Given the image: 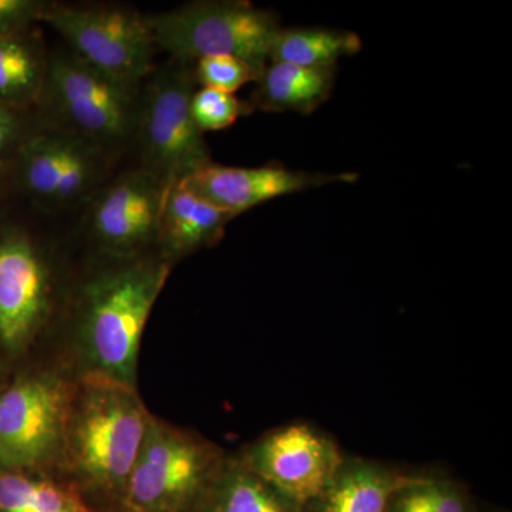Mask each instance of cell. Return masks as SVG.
Masks as SVG:
<instances>
[{
  "instance_id": "cell-3",
  "label": "cell",
  "mask_w": 512,
  "mask_h": 512,
  "mask_svg": "<svg viewBox=\"0 0 512 512\" xmlns=\"http://www.w3.org/2000/svg\"><path fill=\"white\" fill-rule=\"evenodd\" d=\"M141 86L100 72L73 52L49 57L39 103L55 124L116 150L134 140Z\"/></svg>"
},
{
  "instance_id": "cell-8",
  "label": "cell",
  "mask_w": 512,
  "mask_h": 512,
  "mask_svg": "<svg viewBox=\"0 0 512 512\" xmlns=\"http://www.w3.org/2000/svg\"><path fill=\"white\" fill-rule=\"evenodd\" d=\"M106 154L87 138L52 126L32 131L10 165L30 200L57 211L93 194L106 171Z\"/></svg>"
},
{
  "instance_id": "cell-9",
  "label": "cell",
  "mask_w": 512,
  "mask_h": 512,
  "mask_svg": "<svg viewBox=\"0 0 512 512\" xmlns=\"http://www.w3.org/2000/svg\"><path fill=\"white\" fill-rule=\"evenodd\" d=\"M214 457L205 444L151 419L124 485L131 512H175L194 500L211 477Z\"/></svg>"
},
{
  "instance_id": "cell-24",
  "label": "cell",
  "mask_w": 512,
  "mask_h": 512,
  "mask_svg": "<svg viewBox=\"0 0 512 512\" xmlns=\"http://www.w3.org/2000/svg\"><path fill=\"white\" fill-rule=\"evenodd\" d=\"M32 131L26 109L0 104V168L12 163L16 151Z\"/></svg>"
},
{
  "instance_id": "cell-13",
  "label": "cell",
  "mask_w": 512,
  "mask_h": 512,
  "mask_svg": "<svg viewBox=\"0 0 512 512\" xmlns=\"http://www.w3.org/2000/svg\"><path fill=\"white\" fill-rule=\"evenodd\" d=\"M357 178L359 175L353 173H306L282 165L247 168L210 163L180 183L215 207L238 217L284 195L329 184L355 183Z\"/></svg>"
},
{
  "instance_id": "cell-14",
  "label": "cell",
  "mask_w": 512,
  "mask_h": 512,
  "mask_svg": "<svg viewBox=\"0 0 512 512\" xmlns=\"http://www.w3.org/2000/svg\"><path fill=\"white\" fill-rule=\"evenodd\" d=\"M234 218V214L215 207L183 183H175L165 192L157 242L164 249L165 259L190 255L217 244Z\"/></svg>"
},
{
  "instance_id": "cell-23",
  "label": "cell",
  "mask_w": 512,
  "mask_h": 512,
  "mask_svg": "<svg viewBox=\"0 0 512 512\" xmlns=\"http://www.w3.org/2000/svg\"><path fill=\"white\" fill-rule=\"evenodd\" d=\"M192 70L195 83L207 89L234 94L245 84L258 82L265 69H258L239 57L218 55L198 59Z\"/></svg>"
},
{
  "instance_id": "cell-7",
  "label": "cell",
  "mask_w": 512,
  "mask_h": 512,
  "mask_svg": "<svg viewBox=\"0 0 512 512\" xmlns=\"http://www.w3.org/2000/svg\"><path fill=\"white\" fill-rule=\"evenodd\" d=\"M73 396L55 376L19 377L0 390V470L32 471L66 447Z\"/></svg>"
},
{
  "instance_id": "cell-26",
  "label": "cell",
  "mask_w": 512,
  "mask_h": 512,
  "mask_svg": "<svg viewBox=\"0 0 512 512\" xmlns=\"http://www.w3.org/2000/svg\"><path fill=\"white\" fill-rule=\"evenodd\" d=\"M2 373H3V363L0 362V376H2Z\"/></svg>"
},
{
  "instance_id": "cell-2",
  "label": "cell",
  "mask_w": 512,
  "mask_h": 512,
  "mask_svg": "<svg viewBox=\"0 0 512 512\" xmlns=\"http://www.w3.org/2000/svg\"><path fill=\"white\" fill-rule=\"evenodd\" d=\"M170 271L168 259H138L87 285L83 332L94 372L134 386L141 338Z\"/></svg>"
},
{
  "instance_id": "cell-22",
  "label": "cell",
  "mask_w": 512,
  "mask_h": 512,
  "mask_svg": "<svg viewBox=\"0 0 512 512\" xmlns=\"http://www.w3.org/2000/svg\"><path fill=\"white\" fill-rule=\"evenodd\" d=\"M191 116L202 134L221 131L237 123L239 117L249 116L254 110L249 101L239 100L234 94L201 87L191 97Z\"/></svg>"
},
{
  "instance_id": "cell-15",
  "label": "cell",
  "mask_w": 512,
  "mask_h": 512,
  "mask_svg": "<svg viewBox=\"0 0 512 512\" xmlns=\"http://www.w3.org/2000/svg\"><path fill=\"white\" fill-rule=\"evenodd\" d=\"M336 66L302 67L288 63L266 64L249 103L266 113L295 111L312 114L332 96Z\"/></svg>"
},
{
  "instance_id": "cell-21",
  "label": "cell",
  "mask_w": 512,
  "mask_h": 512,
  "mask_svg": "<svg viewBox=\"0 0 512 512\" xmlns=\"http://www.w3.org/2000/svg\"><path fill=\"white\" fill-rule=\"evenodd\" d=\"M386 512H470L457 484L437 478L410 477L394 493Z\"/></svg>"
},
{
  "instance_id": "cell-5",
  "label": "cell",
  "mask_w": 512,
  "mask_h": 512,
  "mask_svg": "<svg viewBox=\"0 0 512 512\" xmlns=\"http://www.w3.org/2000/svg\"><path fill=\"white\" fill-rule=\"evenodd\" d=\"M157 50L194 63L207 56L239 57L264 70L278 16L248 2H194L147 16Z\"/></svg>"
},
{
  "instance_id": "cell-16",
  "label": "cell",
  "mask_w": 512,
  "mask_h": 512,
  "mask_svg": "<svg viewBox=\"0 0 512 512\" xmlns=\"http://www.w3.org/2000/svg\"><path fill=\"white\" fill-rule=\"evenodd\" d=\"M410 477L362 458H345L318 500L315 512H386L394 493Z\"/></svg>"
},
{
  "instance_id": "cell-19",
  "label": "cell",
  "mask_w": 512,
  "mask_h": 512,
  "mask_svg": "<svg viewBox=\"0 0 512 512\" xmlns=\"http://www.w3.org/2000/svg\"><path fill=\"white\" fill-rule=\"evenodd\" d=\"M0 512H93L76 491L29 474L0 470Z\"/></svg>"
},
{
  "instance_id": "cell-25",
  "label": "cell",
  "mask_w": 512,
  "mask_h": 512,
  "mask_svg": "<svg viewBox=\"0 0 512 512\" xmlns=\"http://www.w3.org/2000/svg\"><path fill=\"white\" fill-rule=\"evenodd\" d=\"M52 5L47 0H0V35L42 22Z\"/></svg>"
},
{
  "instance_id": "cell-1",
  "label": "cell",
  "mask_w": 512,
  "mask_h": 512,
  "mask_svg": "<svg viewBox=\"0 0 512 512\" xmlns=\"http://www.w3.org/2000/svg\"><path fill=\"white\" fill-rule=\"evenodd\" d=\"M150 421L134 386L90 373L73 399L64 450L84 480L123 491Z\"/></svg>"
},
{
  "instance_id": "cell-20",
  "label": "cell",
  "mask_w": 512,
  "mask_h": 512,
  "mask_svg": "<svg viewBox=\"0 0 512 512\" xmlns=\"http://www.w3.org/2000/svg\"><path fill=\"white\" fill-rule=\"evenodd\" d=\"M245 464L229 468L215 488V512H298Z\"/></svg>"
},
{
  "instance_id": "cell-17",
  "label": "cell",
  "mask_w": 512,
  "mask_h": 512,
  "mask_svg": "<svg viewBox=\"0 0 512 512\" xmlns=\"http://www.w3.org/2000/svg\"><path fill=\"white\" fill-rule=\"evenodd\" d=\"M47 63L42 36L33 26L0 35V104L29 109L39 103Z\"/></svg>"
},
{
  "instance_id": "cell-12",
  "label": "cell",
  "mask_w": 512,
  "mask_h": 512,
  "mask_svg": "<svg viewBox=\"0 0 512 512\" xmlns=\"http://www.w3.org/2000/svg\"><path fill=\"white\" fill-rule=\"evenodd\" d=\"M167 188L141 167L120 175L97 194L90 211L94 241L119 258H131L157 242Z\"/></svg>"
},
{
  "instance_id": "cell-6",
  "label": "cell",
  "mask_w": 512,
  "mask_h": 512,
  "mask_svg": "<svg viewBox=\"0 0 512 512\" xmlns=\"http://www.w3.org/2000/svg\"><path fill=\"white\" fill-rule=\"evenodd\" d=\"M42 22L69 43L70 52L121 82L143 86L156 70V43L146 15L119 5L53 2Z\"/></svg>"
},
{
  "instance_id": "cell-10",
  "label": "cell",
  "mask_w": 512,
  "mask_h": 512,
  "mask_svg": "<svg viewBox=\"0 0 512 512\" xmlns=\"http://www.w3.org/2000/svg\"><path fill=\"white\" fill-rule=\"evenodd\" d=\"M338 446L306 424L266 434L248 451L245 466L295 507H309L342 466Z\"/></svg>"
},
{
  "instance_id": "cell-18",
  "label": "cell",
  "mask_w": 512,
  "mask_h": 512,
  "mask_svg": "<svg viewBox=\"0 0 512 512\" xmlns=\"http://www.w3.org/2000/svg\"><path fill=\"white\" fill-rule=\"evenodd\" d=\"M362 39L355 32L325 28L279 29L269 49V62L302 67L336 66L340 57L355 56Z\"/></svg>"
},
{
  "instance_id": "cell-4",
  "label": "cell",
  "mask_w": 512,
  "mask_h": 512,
  "mask_svg": "<svg viewBox=\"0 0 512 512\" xmlns=\"http://www.w3.org/2000/svg\"><path fill=\"white\" fill-rule=\"evenodd\" d=\"M194 63L173 60L154 70L141 86L134 140L141 168L167 187L212 163L204 134L191 116Z\"/></svg>"
},
{
  "instance_id": "cell-11",
  "label": "cell",
  "mask_w": 512,
  "mask_h": 512,
  "mask_svg": "<svg viewBox=\"0 0 512 512\" xmlns=\"http://www.w3.org/2000/svg\"><path fill=\"white\" fill-rule=\"evenodd\" d=\"M52 301V272L28 232L0 229V345L16 355L42 328Z\"/></svg>"
}]
</instances>
